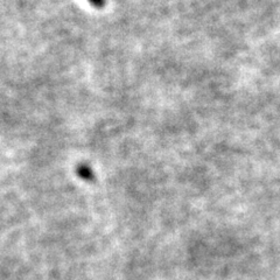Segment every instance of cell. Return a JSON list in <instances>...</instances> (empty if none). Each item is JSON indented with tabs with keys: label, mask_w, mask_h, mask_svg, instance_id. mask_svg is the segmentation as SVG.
Masks as SVG:
<instances>
[{
	"label": "cell",
	"mask_w": 280,
	"mask_h": 280,
	"mask_svg": "<svg viewBox=\"0 0 280 280\" xmlns=\"http://www.w3.org/2000/svg\"><path fill=\"white\" fill-rule=\"evenodd\" d=\"M76 173L81 179L84 180V181L93 182L95 180V173H94L93 169H91L90 166L87 165V164H81V165L77 166Z\"/></svg>",
	"instance_id": "1"
},
{
	"label": "cell",
	"mask_w": 280,
	"mask_h": 280,
	"mask_svg": "<svg viewBox=\"0 0 280 280\" xmlns=\"http://www.w3.org/2000/svg\"><path fill=\"white\" fill-rule=\"evenodd\" d=\"M91 5L97 7V9H102L105 5V0H88Z\"/></svg>",
	"instance_id": "2"
}]
</instances>
